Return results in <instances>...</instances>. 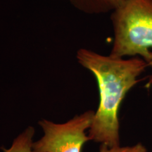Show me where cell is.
Instances as JSON below:
<instances>
[{
  "label": "cell",
  "mask_w": 152,
  "mask_h": 152,
  "mask_svg": "<svg viewBox=\"0 0 152 152\" xmlns=\"http://www.w3.org/2000/svg\"><path fill=\"white\" fill-rule=\"evenodd\" d=\"M76 58L94 76L99 95L89 137L109 147L119 146L120 107L129 91L140 82L147 63L140 57L116 58L85 48L77 50Z\"/></svg>",
  "instance_id": "1"
},
{
  "label": "cell",
  "mask_w": 152,
  "mask_h": 152,
  "mask_svg": "<svg viewBox=\"0 0 152 152\" xmlns=\"http://www.w3.org/2000/svg\"><path fill=\"white\" fill-rule=\"evenodd\" d=\"M113 42L109 55L140 57L147 62L152 49V0H123L111 12Z\"/></svg>",
  "instance_id": "2"
},
{
  "label": "cell",
  "mask_w": 152,
  "mask_h": 152,
  "mask_svg": "<svg viewBox=\"0 0 152 152\" xmlns=\"http://www.w3.org/2000/svg\"><path fill=\"white\" fill-rule=\"evenodd\" d=\"M94 111L88 110L74 116L67 122L54 123L42 119L39 125L44 135L33 142V149L36 152H81L83 145L90 139L86 131L90 128Z\"/></svg>",
  "instance_id": "3"
},
{
  "label": "cell",
  "mask_w": 152,
  "mask_h": 152,
  "mask_svg": "<svg viewBox=\"0 0 152 152\" xmlns=\"http://www.w3.org/2000/svg\"><path fill=\"white\" fill-rule=\"evenodd\" d=\"M123 0H69L77 10L87 14H102L112 12Z\"/></svg>",
  "instance_id": "4"
},
{
  "label": "cell",
  "mask_w": 152,
  "mask_h": 152,
  "mask_svg": "<svg viewBox=\"0 0 152 152\" xmlns=\"http://www.w3.org/2000/svg\"><path fill=\"white\" fill-rule=\"evenodd\" d=\"M34 134L33 127H28L15 139L9 149L2 148L3 152H36L33 149Z\"/></svg>",
  "instance_id": "5"
},
{
  "label": "cell",
  "mask_w": 152,
  "mask_h": 152,
  "mask_svg": "<svg viewBox=\"0 0 152 152\" xmlns=\"http://www.w3.org/2000/svg\"><path fill=\"white\" fill-rule=\"evenodd\" d=\"M99 152H147V148L141 142L131 146H109L101 144Z\"/></svg>",
  "instance_id": "6"
},
{
  "label": "cell",
  "mask_w": 152,
  "mask_h": 152,
  "mask_svg": "<svg viewBox=\"0 0 152 152\" xmlns=\"http://www.w3.org/2000/svg\"><path fill=\"white\" fill-rule=\"evenodd\" d=\"M147 63L148 64V66L152 68V51L151 52V54H150L149 58H148L147 61ZM145 87H146V88H147V89H149L150 87H152V74L149 76V80H148L147 84H146Z\"/></svg>",
  "instance_id": "7"
},
{
  "label": "cell",
  "mask_w": 152,
  "mask_h": 152,
  "mask_svg": "<svg viewBox=\"0 0 152 152\" xmlns=\"http://www.w3.org/2000/svg\"><path fill=\"white\" fill-rule=\"evenodd\" d=\"M147 152H152V147H151V149L149 150V151H147Z\"/></svg>",
  "instance_id": "8"
}]
</instances>
